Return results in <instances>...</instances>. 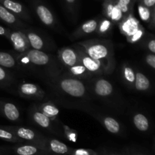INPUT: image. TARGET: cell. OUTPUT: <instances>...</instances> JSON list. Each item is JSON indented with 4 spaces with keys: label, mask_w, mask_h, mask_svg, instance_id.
I'll list each match as a JSON object with an SVG mask.
<instances>
[{
    "label": "cell",
    "mask_w": 155,
    "mask_h": 155,
    "mask_svg": "<svg viewBox=\"0 0 155 155\" xmlns=\"http://www.w3.org/2000/svg\"><path fill=\"white\" fill-rule=\"evenodd\" d=\"M113 23L108 18H105L101 19L98 21V28H97L96 34L100 36H106L110 34L111 31L112 27H113Z\"/></svg>",
    "instance_id": "23"
},
{
    "label": "cell",
    "mask_w": 155,
    "mask_h": 155,
    "mask_svg": "<svg viewBox=\"0 0 155 155\" xmlns=\"http://www.w3.org/2000/svg\"><path fill=\"white\" fill-rule=\"evenodd\" d=\"M57 86L61 92L74 98H83L86 94V87L81 80L73 76H64L57 80Z\"/></svg>",
    "instance_id": "3"
},
{
    "label": "cell",
    "mask_w": 155,
    "mask_h": 155,
    "mask_svg": "<svg viewBox=\"0 0 155 155\" xmlns=\"http://www.w3.org/2000/svg\"><path fill=\"white\" fill-rule=\"evenodd\" d=\"M68 73H69L70 75L73 76L76 78L80 79L81 80H87V79L91 78L93 76V74L89 72L80 62L78 64L68 68Z\"/></svg>",
    "instance_id": "18"
},
{
    "label": "cell",
    "mask_w": 155,
    "mask_h": 155,
    "mask_svg": "<svg viewBox=\"0 0 155 155\" xmlns=\"http://www.w3.org/2000/svg\"><path fill=\"white\" fill-rule=\"evenodd\" d=\"M98 19H92L83 23L71 34V38L73 39H77L95 33L98 28Z\"/></svg>",
    "instance_id": "12"
},
{
    "label": "cell",
    "mask_w": 155,
    "mask_h": 155,
    "mask_svg": "<svg viewBox=\"0 0 155 155\" xmlns=\"http://www.w3.org/2000/svg\"><path fill=\"white\" fill-rule=\"evenodd\" d=\"M36 13L42 23L48 27H53L55 24V18L48 7L42 4H37L35 7Z\"/></svg>",
    "instance_id": "15"
},
{
    "label": "cell",
    "mask_w": 155,
    "mask_h": 155,
    "mask_svg": "<svg viewBox=\"0 0 155 155\" xmlns=\"http://www.w3.org/2000/svg\"><path fill=\"white\" fill-rule=\"evenodd\" d=\"M119 28L122 34L126 36H131L139 29V22L131 14H129L119 23Z\"/></svg>",
    "instance_id": "14"
},
{
    "label": "cell",
    "mask_w": 155,
    "mask_h": 155,
    "mask_svg": "<svg viewBox=\"0 0 155 155\" xmlns=\"http://www.w3.org/2000/svg\"><path fill=\"white\" fill-rule=\"evenodd\" d=\"M138 9H139V13L142 20L147 21L150 19V18H151V12L149 10V8L145 7V5L141 4L139 5Z\"/></svg>",
    "instance_id": "30"
},
{
    "label": "cell",
    "mask_w": 155,
    "mask_h": 155,
    "mask_svg": "<svg viewBox=\"0 0 155 155\" xmlns=\"http://www.w3.org/2000/svg\"><path fill=\"white\" fill-rule=\"evenodd\" d=\"M133 124L135 127L142 132H145L149 128V123L145 115L142 114H136L133 117Z\"/></svg>",
    "instance_id": "25"
},
{
    "label": "cell",
    "mask_w": 155,
    "mask_h": 155,
    "mask_svg": "<svg viewBox=\"0 0 155 155\" xmlns=\"http://www.w3.org/2000/svg\"><path fill=\"white\" fill-rule=\"evenodd\" d=\"M38 148L33 145H22L16 149L18 155H34L37 153Z\"/></svg>",
    "instance_id": "28"
},
{
    "label": "cell",
    "mask_w": 155,
    "mask_h": 155,
    "mask_svg": "<svg viewBox=\"0 0 155 155\" xmlns=\"http://www.w3.org/2000/svg\"><path fill=\"white\" fill-rule=\"evenodd\" d=\"M98 120L102 124L104 128L110 133L118 134L120 132V124L114 118L108 116H98Z\"/></svg>",
    "instance_id": "17"
},
{
    "label": "cell",
    "mask_w": 155,
    "mask_h": 155,
    "mask_svg": "<svg viewBox=\"0 0 155 155\" xmlns=\"http://www.w3.org/2000/svg\"><path fill=\"white\" fill-rule=\"evenodd\" d=\"M0 19L5 24L16 29H24L27 27L26 24L19 19V18L8 10L1 3H0Z\"/></svg>",
    "instance_id": "13"
},
{
    "label": "cell",
    "mask_w": 155,
    "mask_h": 155,
    "mask_svg": "<svg viewBox=\"0 0 155 155\" xmlns=\"http://www.w3.org/2000/svg\"><path fill=\"white\" fill-rule=\"evenodd\" d=\"M2 110L5 117L11 121H18L20 119V111L18 107L13 103L6 102L2 104Z\"/></svg>",
    "instance_id": "20"
},
{
    "label": "cell",
    "mask_w": 155,
    "mask_h": 155,
    "mask_svg": "<svg viewBox=\"0 0 155 155\" xmlns=\"http://www.w3.org/2000/svg\"><path fill=\"white\" fill-rule=\"evenodd\" d=\"M154 20H155V11H154Z\"/></svg>",
    "instance_id": "40"
},
{
    "label": "cell",
    "mask_w": 155,
    "mask_h": 155,
    "mask_svg": "<svg viewBox=\"0 0 155 155\" xmlns=\"http://www.w3.org/2000/svg\"><path fill=\"white\" fill-rule=\"evenodd\" d=\"M8 31V29H6L5 28V27L0 26V36H4L6 37Z\"/></svg>",
    "instance_id": "37"
},
{
    "label": "cell",
    "mask_w": 155,
    "mask_h": 155,
    "mask_svg": "<svg viewBox=\"0 0 155 155\" xmlns=\"http://www.w3.org/2000/svg\"><path fill=\"white\" fill-rule=\"evenodd\" d=\"M122 74L124 79L128 84L134 85L135 80H136V74L132 68L127 66V65H124L123 66Z\"/></svg>",
    "instance_id": "27"
},
{
    "label": "cell",
    "mask_w": 155,
    "mask_h": 155,
    "mask_svg": "<svg viewBox=\"0 0 155 155\" xmlns=\"http://www.w3.org/2000/svg\"><path fill=\"white\" fill-rule=\"evenodd\" d=\"M18 136H15L12 132L9 131V130L0 129V139L11 141V142H17V141H18Z\"/></svg>",
    "instance_id": "29"
},
{
    "label": "cell",
    "mask_w": 155,
    "mask_h": 155,
    "mask_svg": "<svg viewBox=\"0 0 155 155\" xmlns=\"http://www.w3.org/2000/svg\"><path fill=\"white\" fill-rule=\"evenodd\" d=\"M12 80V77L5 71L2 67L0 66V83H5Z\"/></svg>",
    "instance_id": "33"
},
{
    "label": "cell",
    "mask_w": 155,
    "mask_h": 155,
    "mask_svg": "<svg viewBox=\"0 0 155 155\" xmlns=\"http://www.w3.org/2000/svg\"><path fill=\"white\" fill-rule=\"evenodd\" d=\"M137 155H143V154H137Z\"/></svg>",
    "instance_id": "41"
},
{
    "label": "cell",
    "mask_w": 155,
    "mask_h": 155,
    "mask_svg": "<svg viewBox=\"0 0 155 155\" xmlns=\"http://www.w3.org/2000/svg\"><path fill=\"white\" fill-rule=\"evenodd\" d=\"M104 15L113 24H119L125 15L122 13L117 4V0H105L104 2Z\"/></svg>",
    "instance_id": "7"
},
{
    "label": "cell",
    "mask_w": 155,
    "mask_h": 155,
    "mask_svg": "<svg viewBox=\"0 0 155 155\" xmlns=\"http://www.w3.org/2000/svg\"><path fill=\"white\" fill-rule=\"evenodd\" d=\"M21 30H22V31L25 33L31 48L36 50H40V51H43L49 48L46 41H45V39H44L42 35L39 34L36 31L30 30V29L24 28L21 29Z\"/></svg>",
    "instance_id": "11"
},
{
    "label": "cell",
    "mask_w": 155,
    "mask_h": 155,
    "mask_svg": "<svg viewBox=\"0 0 155 155\" xmlns=\"http://www.w3.org/2000/svg\"><path fill=\"white\" fill-rule=\"evenodd\" d=\"M18 65V61L16 58L12 54L5 51H0V66L5 68H16Z\"/></svg>",
    "instance_id": "22"
},
{
    "label": "cell",
    "mask_w": 155,
    "mask_h": 155,
    "mask_svg": "<svg viewBox=\"0 0 155 155\" xmlns=\"http://www.w3.org/2000/svg\"><path fill=\"white\" fill-rule=\"evenodd\" d=\"M66 1V2L68 3L69 5H74V3H75L76 0H65Z\"/></svg>",
    "instance_id": "39"
},
{
    "label": "cell",
    "mask_w": 155,
    "mask_h": 155,
    "mask_svg": "<svg viewBox=\"0 0 155 155\" xmlns=\"http://www.w3.org/2000/svg\"><path fill=\"white\" fill-rule=\"evenodd\" d=\"M63 127L67 137H68L70 140L75 142L76 139H77V133H76V131L71 130V129L70 128V127H68V126L63 125Z\"/></svg>",
    "instance_id": "32"
},
{
    "label": "cell",
    "mask_w": 155,
    "mask_h": 155,
    "mask_svg": "<svg viewBox=\"0 0 155 155\" xmlns=\"http://www.w3.org/2000/svg\"><path fill=\"white\" fill-rule=\"evenodd\" d=\"M37 107L42 114L46 115L51 120H54L58 116L60 110L57 106L54 105L52 102H45L39 105Z\"/></svg>",
    "instance_id": "21"
},
{
    "label": "cell",
    "mask_w": 155,
    "mask_h": 155,
    "mask_svg": "<svg viewBox=\"0 0 155 155\" xmlns=\"http://www.w3.org/2000/svg\"><path fill=\"white\" fill-rule=\"evenodd\" d=\"M135 87L139 91H145L149 88L150 81L146 76L140 72L136 74V80H135Z\"/></svg>",
    "instance_id": "24"
},
{
    "label": "cell",
    "mask_w": 155,
    "mask_h": 155,
    "mask_svg": "<svg viewBox=\"0 0 155 155\" xmlns=\"http://www.w3.org/2000/svg\"><path fill=\"white\" fill-rule=\"evenodd\" d=\"M142 2L147 8L154 7L155 5V0H142Z\"/></svg>",
    "instance_id": "35"
},
{
    "label": "cell",
    "mask_w": 155,
    "mask_h": 155,
    "mask_svg": "<svg viewBox=\"0 0 155 155\" xmlns=\"http://www.w3.org/2000/svg\"><path fill=\"white\" fill-rule=\"evenodd\" d=\"M30 117L35 124L43 129H49L51 127V120L42 114L36 107L30 110Z\"/></svg>",
    "instance_id": "16"
},
{
    "label": "cell",
    "mask_w": 155,
    "mask_h": 155,
    "mask_svg": "<svg viewBox=\"0 0 155 155\" xmlns=\"http://www.w3.org/2000/svg\"><path fill=\"white\" fill-rule=\"evenodd\" d=\"M74 46L77 51L80 62L89 72L92 73L93 75H103V74H105L101 65L86 53V50L84 49L83 46L79 45L78 43L75 44Z\"/></svg>",
    "instance_id": "4"
},
{
    "label": "cell",
    "mask_w": 155,
    "mask_h": 155,
    "mask_svg": "<svg viewBox=\"0 0 155 155\" xmlns=\"http://www.w3.org/2000/svg\"><path fill=\"white\" fill-rule=\"evenodd\" d=\"M142 34H143V31H142L141 29L139 28L134 33H133L131 36H127V40L130 42H136L142 38Z\"/></svg>",
    "instance_id": "31"
},
{
    "label": "cell",
    "mask_w": 155,
    "mask_h": 155,
    "mask_svg": "<svg viewBox=\"0 0 155 155\" xmlns=\"http://www.w3.org/2000/svg\"><path fill=\"white\" fill-rule=\"evenodd\" d=\"M83 46L86 53L98 62L105 74H110L114 70L116 61L113 42L110 39H91L77 42Z\"/></svg>",
    "instance_id": "1"
},
{
    "label": "cell",
    "mask_w": 155,
    "mask_h": 155,
    "mask_svg": "<svg viewBox=\"0 0 155 155\" xmlns=\"http://www.w3.org/2000/svg\"><path fill=\"white\" fill-rule=\"evenodd\" d=\"M49 148L53 152L57 154H66L69 151V148L65 144L56 139H51L49 142Z\"/></svg>",
    "instance_id": "26"
},
{
    "label": "cell",
    "mask_w": 155,
    "mask_h": 155,
    "mask_svg": "<svg viewBox=\"0 0 155 155\" xmlns=\"http://www.w3.org/2000/svg\"><path fill=\"white\" fill-rule=\"evenodd\" d=\"M18 92L21 96L30 99H42L45 96L44 91L36 84L24 83L20 85Z\"/></svg>",
    "instance_id": "8"
},
{
    "label": "cell",
    "mask_w": 155,
    "mask_h": 155,
    "mask_svg": "<svg viewBox=\"0 0 155 155\" xmlns=\"http://www.w3.org/2000/svg\"><path fill=\"white\" fill-rule=\"evenodd\" d=\"M146 62L149 66L155 69V55H154V54H148L146 57Z\"/></svg>",
    "instance_id": "34"
},
{
    "label": "cell",
    "mask_w": 155,
    "mask_h": 155,
    "mask_svg": "<svg viewBox=\"0 0 155 155\" xmlns=\"http://www.w3.org/2000/svg\"><path fill=\"white\" fill-rule=\"evenodd\" d=\"M92 88L95 95L102 98L110 97L114 92V87L110 82L102 77L94 79Z\"/></svg>",
    "instance_id": "9"
},
{
    "label": "cell",
    "mask_w": 155,
    "mask_h": 155,
    "mask_svg": "<svg viewBox=\"0 0 155 155\" xmlns=\"http://www.w3.org/2000/svg\"><path fill=\"white\" fill-rule=\"evenodd\" d=\"M0 3L18 18H21L26 21H31L28 11L21 3L14 0H0Z\"/></svg>",
    "instance_id": "10"
},
{
    "label": "cell",
    "mask_w": 155,
    "mask_h": 155,
    "mask_svg": "<svg viewBox=\"0 0 155 155\" xmlns=\"http://www.w3.org/2000/svg\"><path fill=\"white\" fill-rule=\"evenodd\" d=\"M148 47L151 52L155 53V40H151L148 42Z\"/></svg>",
    "instance_id": "36"
},
{
    "label": "cell",
    "mask_w": 155,
    "mask_h": 155,
    "mask_svg": "<svg viewBox=\"0 0 155 155\" xmlns=\"http://www.w3.org/2000/svg\"><path fill=\"white\" fill-rule=\"evenodd\" d=\"M8 130L23 140L33 141L37 137V134L35 131L30 129L24 128V127H9Z\"/></svg>",
    "instance_id": "19"
},
{
    "label": "cell",
    "mask_w": 155,
    "mask_h": 155,
    "mask_svg": "<svg viewBox=\"0 0 155 155\" xmlns=\"http://www.w3.org/2000/svg\"><path fill=\"white\" fill-rule=\"evenodd\" d=\"M6 37L10 40L13 45L14 48L18 54H22L31 48L25 33L21 29H15V30L8 29Z\"/></svg>",
    "instance_id": "5"
},
{
    "label": "cell",
    "mask_w": 155,
    "mask_h": 155,
    "mask_svg": "<svg viewBox=\"0 0 155 155\" xmlns=\"http://www.w3.org/2000/svg\"><path fill=\"white\" fill-rule=\"evenodd\" d=\"M16 59L28 67L41 68L48 71L50 76L57 77L58 75V66L53 60V58L43 51L30 48L22 54H18Z\"/></svg>",
    "instance_id": "2"
},
{
    "label": "cell",
    "mask_w": 155,
    "mask_h": 155,
    "mask_svg": "<svg viewBox=\"0 0 155 155\" xmlns=\"http://www.w3.org/2000/svg\"><path fill=\"white\" fill-rule=\"evenodd\" d=\"M118 2H120L122 4L125 5L129 6V7L131 8L132 5V0H118Z\"/></svg>",
    "instance_id": "38"
},
{
    "label": "cell",
    "mask_w": 155,
    "mask_h": 155,
    "mask_svg": "<svg viewBox=\"0 0 155 155\" xmlns=\"http://www.w3.org/2000/svg\"><path fill=\"white\" fill-rule=\"evenodd\" d=\"M58 59L68 69L80 63L78 54L74 46H67L61 48L58 51Z\"/></svg>",
    "instance_id": "6"
}]
</instances>
